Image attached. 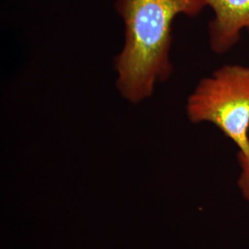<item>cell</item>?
I'll return each mask as SVG.
<instances>
[{"instance_id": "6da1fadb", "label": "cell", "mask_w": 249, "mask_h": 249, "mask_svg": "<svg viewBox=\"0 0 249 249\" xmlns=\"http://www.w3.org/2000/svg\"><path fill=\"white\" fill-rule=\"evenodd\" d=\"M115 8L124 24V46L114 60L116 88L126 101L139 104L173 72L175 18L196 16L206 6L203 0H116Z\"/></svg>"}, {"instance_id": "7a4b0ae2", "label": "cell", "mask_w": 249, "mask_h": 249, "mask_svg": "<svg viewBox=\"0 0 249 249\" xmlns=\"http://www.w3.org/2000/svg\"><path fill=\"white\" fill-rule=\"evenodd\" d=\"M192 123H212L238 147L249 152V67L227 64L197 83L188 96Z\"/></svg>"}, {"instance_id": "3957f363", "label": "cell", "mask_w": 249, "mask_h": 249, "mask_svg": "<svg viewBox=\"0 0 249 249\" xmlns=\"http://www.w3.org/2000/svg\"><path fill=\"white\" fill-rule=\"evenodd\" d=\"M213 9L209 42L214 53L223 54L234 47L244 31L249 34V0H203Z\"/></svg>"}, {"instance_id": "277c9868", "label": "cell", "mask_w": 249, "mask_h": 249, "mask_svg": "<svg viewBox=\"0 0 249 249\" xmlns=\"http://www.w3.org/2000/svg\"><path fill=\"white\" fill-rule=\"evenodd\" d=\"M238 160L241 167L238 185L243 196L249 201V152L248 154L238 153Z\"/></svg>"}]
</instances>
